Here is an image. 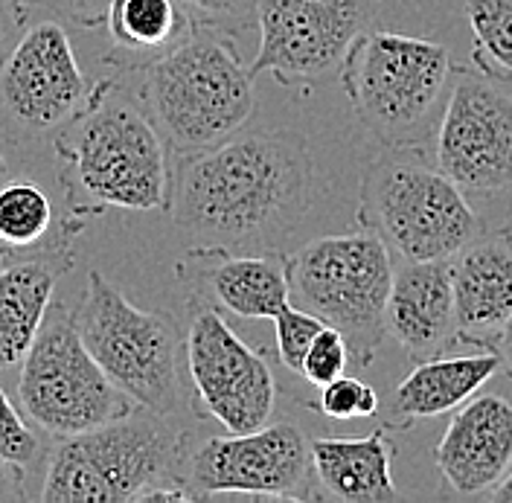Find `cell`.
<instances>
[{"label": "cell", "mask_w": 512, "mask_h": 503, "mask_svg": "<svg viewBox=\"0 0 512 503\" xmlns=\"http://www.w3.org/2000/svg\"><path fill=\"white\" fill-rule=\"evenodd\" d=\"M320 195L306 134L265 128L184 158L169 201L192 251L277 253Z\"/></svg>", "instance_id": "cell-1"}, {"label": "cell", "mask_w": 512, "mask_h": 503, "mask_svg": "<svg viewBox=\"0 0 512 503\" xmlns=\"http://www.w3.org/2000/svg\"><path fill=\"white\" fill-rule=\"evenodd\" d=\"M143 94L166 149L201 155L248 126L256 111L254 76L224 32L204 27L146 67Z\"/></svg>", "instance_id": "cell-2"}, {"label": "cell", "mask_w": 512, "mask_h": 503, "mask_svg": "<svg viewBox=\"0 0 512 503\" xmlns=\"http://www.w3.org/2000/svg\"><path fill=\"white\" fill-rule=\"evenodd\" d=\"M358 224L402 262L454 259L483 236L469 195L428 158L425 146H384L361 178Z\"/></svg>", "instance_id": "cell-3"}, {"label": "cell", "mask_w": 512, "mask_h": 503, "mask_svg": "<svg viewBox=\"0 0 512 503\" xmlns=\"http://www.w3.org/2000/svg\"><path fill=\"white\" fill-rule=\"evenodd\" d=\"M67 128L56 149L73 198L140 213L169 207L172 181L158 126L131 102L111 99L108 82L91 91L85 111Z\"/></svg>", "instance_id": "cell-4"}, {"label": "cell", "mask_w": 512, "mask_h": 503, "mask_svg": "<svg viewBox=\"0 0 512 503\" xmlns=\"http://www.w3.org/2000/svg\"><path fill=\"white\" fill-rule=\"evenodd\" d=\"M451 73L443 44L370 27L341 64V85L355 120L382 146H425L443 120Z\"/></svg>", "instance_id": "cell-5"}, {"label": "cell", "mask_w": 512, "mask_h": 503, "mask_svg": "<svg viewBox=\"0 0 512 503\" xmlns=\"http://www.w3.org/2000/svg\"><path fill=\"white\" fill-rule=\"evenodd\" d=\"M187 437L166 416L128 410L99 428L64 437L47 460L44 503H131L172 483Z\"/></svg>", "instance_id": "cell-6"}, {"label": "cell", "mask_w": 512, "mask_h": 503, "mask_svg": "<svg viewBox=\"0 0 512 503\" xmlns=\"http://www.w3.org/2000/svg\"><path fill=\"white\" fill-rule=\"evenodd\" d=\"M291 303L338 329L358 367H373L393 288V251L373 230L320 236L286 256Z\"/></svg>", "instance_id": "cell-7"}, {"label": "cell", "mask_w": 512, "mask_h": 503, "mask_svg": "<svg viewBox=\"0 0 512 503\" xmlns=\"http://www.w3.org/2000/svg\"><path fill=\"white\" fill-rule=\"evenodd\" d=\"M73 320L96 364L137 408L166 419L178 410L181 335L172 317L137 309L120 288L91 271Z\"/></svg>", "instance_id": "cell-8"}, {"label": "cell", "mask_w": 512, "mask_h": 503, "mask_svg": "<svg viewBox=\"0 0 512 503\" xmlns=\"http://www.w3.org/2000/svg\"><path fill=\"white\" fill-rule=\"evenodd\" d=\"M18 370L21 408L44 434L59 440L126 416L134 405L96 364L73 312L56 300Z\"/></svg>", "instance_id": "cell-9"}, {"label": "cell", "mask_w": 512, "mask_h": 503, "mask_svg": "<svg viewBox=\"0 0 512 503\" xmlns=\"http://www.w3.org/2000/svg\"><path fill=\"white\" fill-rule=\"evenodd\" d=\"M434 158L469 198L512 195L510 76L454 67Z\"/></svg>", "instance_id": "cell-10"}, {"label": "cell", "mask_w": 512, "mask_h": 503, "mask_svg": "<svg viewBox=\"0 0 512 503\" xmlns=\"http://www.w3.org/2000/svg\"><path fill=\"white\" fill-rule=\"evenodd\" d=\"M88 99V76L59 21H35L0 56V137L12 146L64 128Z\"/></svg>", "instance_id": "cell-11"}, {"label": "cell", "mask_w": 512, "mask_h": 503, "mask_svg": "<svg viewBox=\"0 0 512 503\" xmlns=\"http://www.w3.org/2000/svg\"><path fill=\"white\" fill-rule=\"evenodd\" d=\"M382 0H259V50L251 76L271 73L283 85H312L341 73L350 47L379 18Z\"/></svg>", "instance_id": "cell-12"}, {"label": "cell", "mask_w": 512, "mask_h": 503, "mask_svg": "<svg viewBox=\"0 0 512 503\" xmlns=\"http://www.w3.org/2000/svg\"><path fill=\"white\" fill-rule=\"evenodd\" d=\"M195 498L254 495L274 501H318L312 442L291 422H268L251 434L210 437L195 448L187 480Z\"/></svg>", "instance_id": "cell-13"}, {"label": "cell", "mask_w": 512, "mask_h": 503, "mask_svg": "<svg viewBox=\"0 0 512 503\" xmlns=\"http://www.w3.org/2000/svg\"><path fill=\"white\" fill-rule=\"evenodd\" d=\"M184 349L201 408L227 434H251L271 422L277 408L274 370L213 306L192 309Z\"/></svg>", "instance_id": "cell-14"}, {"label": "cell", "mask_w": 512, "mask_h": 503, "mask_svg": "<svg viewBox=\"0 0 512 503\" xmlns=\"http://www.w3.org/2000/svg\"><path fill=\"white\" fill-rule=\"evenodd\" d=\"M437 469L463 498L489 495L512 472V402L498 393L472 396L454 410L434 448Z\"/></svg>", "instance_id": "cell-15"}, {"label": "cell", "mask_w": 512, "mask_h": 503, "mask_svg": "<svg viewBox=\"0 0 512 503\" xmlns=\"http://www.w3.org/2000/svg\"><path fill=\"white\" fill-rule=\"evenodd\" d=\"M454 344L492 346L512 317V236L483 233L451 259Z\"/></svg>", "instance_id": "cell-16"}, {"label": "cell", "mask_w": 512, "mask_h": 503, "mask_svg": "<svg viewBox=\"0 0 512 503\" xmlns=\"http://www.w3.org/2000/svg\"><path fill=\"white\" fill-rule=\"evenodd\" d=\"M387 332L416 364L454 344L451 259L399 265L387 303Z\"/></svg>", "instance_id": "cell-17"}, {"label": "cell", "mask_w": 512, "mask_h": 503, "mask_svg": "<svg viewBox=\"0 0 512 503\" xmlns=\"http://www.w3.org/2000/svg\"><path fill=\"white\" fill-rule=\"evenodd\" d=\"M320 486L329 498L347 503H396L390 460L393 440L379 428L364 440H312Z\"/></svg>", "instance_id": "cell-18"}, {"label": "cell", "mask_w": 512, "mask_h": 503, "mask_svg": "<svg viewBox=\"0 0 512 503\" xmlns=\"http://www.w3.org/2000/svg\"><path fill=\"white\" fill-rule=\"evenodd\" d=\"M501 355L495 349L457 358L419 361L414 373L399 381L390 393V408L402 419H431L469 402L489 378L498 373Z\"/></svg>", "instance_id": "cell-19"}, {"label": "cell", "mask_w": 512, "mask_h": 503, "mask_svg": "<svg viewBox=\"0 0 512 503\" xmlns=\"http://www.w3.org/2000/svg\"><path fill=\"white\" fill-rule=\"evenodd\" d=\"M213 253L204 274L210 297L224 312L245 320H274L291 303L286 256L280 253Z\"/></svg>", "instance_id": "cell-20"}, {"label": "cell", "mask_w": 512, "mask_h": 503, "mask_svg": "<svg viewBox=\"0 0 512 503\" xmlns=\"http://www.w3.org/2000/svg\"><path fill=\"white\" fill-rule=\"evenodd\" d=\"M56 291V271L41 262L0 268V373L24 364Z\"/></svg>", "instance_id": "cell-21"}, {"label": "cell", "mask_w": 512, "mask_h": 503, "mask_svg": "<svg viewBox=\"0 0 512 503\" xmlns=\"http://www.w3.org/2000/svg\"><path fill=\"white\" fill-rule=\"evenodd\" d=\"M108 35L128 59H158L192 35L181 0H114L108 9Z\"/></svg>", "instance_id": "cell-22"}, {"label": "cell", "mask_w": 512, "mask_h": 503, "mask_svg": "<svg viewBox=\"0 0 512 503\" xmlns=\"http://www.w3.org/2000/svg\"><path fill=\"white\" fill-rule=\"evenodd\" d=\"M56 230V210L44 189L30 181L0 187V256L35 251Z\"/></svg>", "instance_id": "cell-23"}, {"label": "cell", "mask_w": 512, "mask_h": 503, "mask_svg": "<svg viewBox=\"0 0 512 503\" xmlns=\"http://www.w3.org/2000/svg\"><path fill=\"white\" fill-rule=\"evenodd\" d=\"M466 21L475 67L512 79V0H466Z\"/></svg>", "instance_id": "cell-24"}, {"label": "cell", "mask_w": 512, "mask_h": 503, "mask_svg": "<svg viewBox=\"0 0 512 503\" xmlns=\"http://www.w3.org/2000/svg\"><path fill=\"white\" fill-rule=\"evenodd\" d=\"M326 323L315 317L312 312L288 303L280 315L274 317V329H277V352H280V361L286 364L291 373L300 376L303 370V361H306V352L312 341L320 335Z\"/></svg>", "instance_id": "cell-25"}, {"label": "cell", "mask_w": 512, "mask_h": 503, "mask_svg": "<svg viewBox=\"0 0 512 503\" xmlns=\"http://www.w3.org/2000/svg\"><path fill=\"white\" fill-rule=\"evenodd\" d=\"M320 413L329 419H367L379 410V396L370 384H364L355 376H338L329 381L326 387H320Z\"/></svg>", "instance_id": "cell-26"}, {"label": "cell", "mask_w": 512, "mask_h": 503, "mask_svg": "<svg viewBox=\"0 0 512 503\" xmlns=\"http://www.w3.org/2000/svg\"><path fill=\"white\" fill-rule=\"evenodd\" d=\"M347 364H350V346L344 341V335L332 326H323L306 352L300 376L312 387H326L329 381L347 373Z\"/></svg>", "instance_id": "cell-27"}, {"label": "cell", "mask_w": 512, "mask_h": 503, "mask_svg": "<svg viewBox=\"0 0 512 503\" xmlns=\"http://www.w3.org/2000/svg\"><path fill=\"white\" fill-rule=\"evenodd\" d=\"M114 0H18L21 15H44L50 21L70 24L79 30H94L108 21V9Z\"/></svg>", "instance_id": "cell-28"}, {"label": "cell", "mask_w": 512, "mask_h": 503, "mask_svg": "<svg viewBox=\"0 0 512 503\" xmlns=\"http://www.w3.org/2000/svg\"><path fill=\"white\" fill-rule=\"evenodd\" d=\"M38 437L24 422L21 410H15L12 399L0 387V460L27 469L38 457Z\"/></svg>", "instance_id": "cell-29"}, {"label": "cell", "mask_w": 512, "mask_h": 503, "mask_svg": "<svg viewBox=\"0 0 512 503\" xmlns=\"http://www.w3.org/2000/svg\"><path fill=\"white\" fill-rule=\"evenodd\" d=\"M259 0H181V6L201 18L204 27L219 32H239L256 24Z\"/></svg>", "instance_id": "cell-30"}, {"label": "cell", "mask_w": 512, "mask_h": 503, "mask_svg": "<svg viewBox=\"0 0 512 503\" xmlns=\"http://www.w3.org/2000/svg\"><path fill=\"white\" fill-rule=\"evenodd\" d=\"M24 498H27V489H24V469L0 460V503L24 501Z\"/></svg>", "instance_id": "cell-31"}, {"label": "cell", "mask_w": 512, "mask_h": 503, "mask_svg": "<svg viewBox=\"0 0 512 503\" xmlns=\"http://www.w3.org/2000/svg\"><path fill=\"white\" fill-rule=\"evenodd\" d=\"M21 24H24V15H21L18 0H0V56L6 53L9 38L15 35Z\"/></svg>", "instance_id": "cell-32"}, {"label": "cell", "mask_w": 512, "mask_h": 503, "mask_svg": "<svg viewBox=\"0 0 512 503\" xmlns=\"http://www.w3.org/2000/svg\"><path fill=\"white\" fill-rule=\"evenodd\" d=\"M495 352L501 355V364L507 367L512 373V317L507 320V326H504V332L498 335V344H495Z\"/></svg>", "instance_id": "cell-33"}, {"label": "cell", "mask_w": 512, "mask_h": 503, "mask_svg": "<svg viewBox=\"0 0 512 503\" xmlns=\"http://www.w3.org/2000/svg\"><path fill=\"white\" fill-rule=\"evenodd\" d=\"M486 498H489L492 503H512V472L507 474V477H504V480H501V483H498Z\"/></svg>", "instance_id": "cell-34"}, {"label": "cell", "mask_w": 512, "mask_h": 503, "mask_svg": "<svg viewBox=\"0 0 512 503\" xmlns=\"http://www.w3.org/2000/svg\"><path fill=\"white\" fill-rule=\"evenodd\" d=\"M3 175H6V158H3V152H0V181H3Z\"/></svg>", "instance_id": "cell-35"}, {"label": "cell", "mask_w": 512, "mask_h": 503, "mask_svg": "<svg viewBox=\"0 0 512 503\" xmlns=\"http://www.w3.org/2000/svg\"><path fill=\"white\" fill-rule=\"evenodd\" d=\"M510 236H512V233H510Z\"/></svg>", "instance_id": "cell-36"}]
</instances>
